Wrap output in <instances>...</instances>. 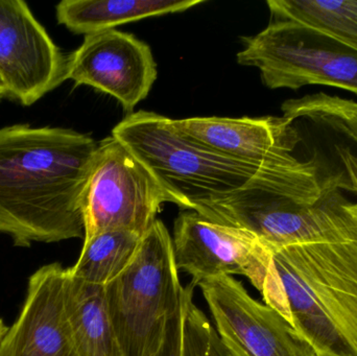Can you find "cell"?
I'll list each match as a JSON object with an SVG mask.
<instances>
[{
	"mask_svg": "<svg viewBox=\"0 0 357 356\" xmlns=\"http://www.w3.org/2000/svg\"><path fill=\"white\" fill-rule=\"evenodd\" d=\"M142 238L135 232L123 230L98 234L84 240L77 263L67 271L77 279L105 288L133 263Z\"/></svg>",
	"mask_w": 357,
	"mask_h": 356,
	"instance_id": "16",
	"label": "cell"
},
{
	"mask_svg": "<svg viewBox=\"0 0 357 356\" xmlns=\"http://www.w3.org/2000/svg\"><path fill=\"white\" fill-rule=\"evenodd\" d=\"M6 330H8V327L3 323V320L0 319V342H1L2 338L6 334Z\"/></svg>",
	"mask_w": 357,
	"mask_h": 356,
	"instance_id": "21",
	"label": "cell"
},
{
	"mask_svg": "<svg viewBox=\"0 0 357 356\" xmlns=\"http://www.w3.org/2000/svg\"><path fill=\"white\" fill-rule=\"evenodd\" d=\"M169 125L183 137L249 164L294 167L306 161L295 156L301 136L284 116L169 118Z\"/></svg>",
	"mask_w": 357,
	"mask_h": 356,
	"instance_id": "12",
	"label": "cell"
},
{
	"mask_svg": "<svg viewBox=\"0 0 357 356\" xmlns=\"http://www.w3.org/2000/svg\"><path fill=\"white\" fill-rule=\"evenodd\" d=\"M173 244L178 269L189 274L195 286L218 276H243L264 304L276 309L278 279L273 252L255 234L190 210L176 219Z\"/></svg>",
	"mask_w": 357,
	"mask_h": 356,
	"instance_id": "8",
	"label": "cell"
},
{
	"mask_svg": "<svg viewBox=\"0 0 357 356\" xmlns=\"http://www.w3.org/2000/svg\"><path fill=\"white\" fill-rule=\"evenodd\" d=\"M201 288L228 356H321L278 311L255 300L232 276L203 280Z\"/></svg>",
	"mask_w": 357,
	"mask_h": 356,
	"instance_id": "9",
	"label": "cell"
},
{
	"mask_svg": "<svg viewBox=\"0 0 357 356\" xmlns=\"http://www.w3.org/2000/svg\"><path fill=\"white\" fill-rule=\"evenodd\" d=\"M66 270L50 263L29 277L22 309L0 342V356H68Z\"/></svg>",
	"mask_w": 357,
	"mask_h": 356,
	"instance_id": "13",
	"label": "cell"
},
{
	"mask_svg": "<svg viewBox=\"0 0 357 356\" xmlns=\"http://www.w3.org/2000/svg\"><path fill=\"white\" fill-rule=\"evenodd\" d=\"M243 40L237 62L256 67L270 89L322 85L357 95L356 50L318 29L272 21L257 35Z\"/></svg>",
	"mask_w": 357,
	"mask_h": 356,
	"instance_id": "6",
	"label": "cell"
},
{
	"mask_svg": "<svg viewBox=\"0 0 357 356\" xmlns=\"http://www.w3.org/2000/svg\"><path fill=\"white\" fill-rule=\"evenodd\" d=\"M112 136L187 210L232 194L270 169L208 150L178 134L169 117L154 112L131 113L115 125Z\"/></svg>",
	"mask_w": 357,
	"mask_h": 356,
	"instance_id": "3",
	"label": "cell"
},
{
	"mask_svg": "<svg viewBox=\"0 0 357 356\" xmlns=\"http://www.w3.org/2000/svg\"><path fill=\"white\" fill-rule=\"evenodd\" d=\"M184 347V316L183 303L177 313L169 320L162 345L154 356H183Z\"/></svg>",
	"mask_w": 357,
	"mask_h": 356,
	"instance_id": "19",
	"label": "cell"
},
{
	"mask_svg": "<svg viewBox=\"0 0 357 356\" xmlns=\"http://www.w3.org/2000/svg\"><path fill=\"white\" fill-rule=\"evenodd\" d=\"M335 187L312 205L247 184L216 203V221L255 234L271 250L357 240V202Z\"/></svg>",
	"mask_w": 357,
	"mask_h": 356,
	"instance_id": "5",
	"label": "cell"
},
{
	"mask_svg": "<svg viewBox=\"0 0 357 356\" xmlns=\"http://www.w3.org/2000/svg\"><path fill=\"white\" fill-rule=\"evenodd\" d=\"M272 21L318 29L357 52V0H268Z\"/></svg>",
	"mask_w": 357,
	"mask_h": 356,
	"instance_id": "17",
	"label": "cell"
},
{
	"mask_svg": "<svg viewBox=\"0 0 357 356\" xmlns=\"http://www.w3.org/2000/svg\"><path fill=\"white\" fill-rule=\"evenodd\" d=\"M272 252L276 311L321 356H357V240Z\"/></svg>",
	"mask_w": 357,
	"mask_h": 356,
	"instance_id": "2",
	"label": "cell"
},
{
	"mask_svg": "<svg viewBox=\"0 0 357 356\" xmlns=\"http://www.w3.org/2000/svg\"><path fill=\"white\" fill-rule=\"evenodd\" d=\"M98 148L65 127H1L0 234L19 248L84 238V194Z\"/></svg>",
	"mask_w": 357,
	"mask_h": 356,
	"instance_id": "1",
	"label": "cell"
},
{
	"mask_svg": "<svg viewBox=\"0 0 357 356\" xmlns=\"http://www.w3.org/2000/svg\"><path fill=\"white\" fill-rule=\"evenodd\" d=\"M157 75L150 46L116 29L85 36L68 56L67 79L113 96L130 112L148 98Z\"/></svg>",
	"mask_w": 357,
	"mask_h": 356,
	"instance_id": "11",
	"label": "cell"
},
{
	"mask_svg": "<svg viewBox=\"0 0 357 356\" xmlns=\"http://www.w3.org/2000/svg\"><path fill=\"white\" fill-rule=\"evenodd\" d=\"M201 3L202 0H63L56 15L59 24L87 36L142 19L185 12Z\"/></svg>",
	"mask_w": 357,
	"mask_h": 356,
	"instance_id": "15",
	"label": "cell"
},
{
	"mask_svg": "<svg viewBox=\"0 0 357 356\" xmlns=\"http://www.w3.org/2000/svg\"><path fill=\"white\" fill-rule=\"evenodd\" d=\"M165 203L177 200L116 138L98 144L84 194L85 236L106 231L135 232L144 236Z\"/></svg>",
	"mask_w": 357,
	"mask_h": 356,
	"instance_id": "7",
	"label": "cell"
},
{
	"mask_svg": "<svg viewBox=\"0 0 357 356\" xmlns=\"http://www.w3.org/2000/svg\"><path fill=\"white\" fill-rule=\"evenodd\" d=\"M107 309L123 356H154L167 323L182 307L173 238L157 219L142 238L133 263L105 286Z\"/></svg>",
	"mask_w": 357,
	"mask_h": 356,
	"instance_id": "4",
	"label": "cell"
},
{
	"mask_svg": "<svg viewBox=\"0 0 357 356\" xmlns=\"http://www.w3.org/2000/svg\"><path fill=\"white\" fill-rule=\"evenodd\" d=\"M4 98H6V86H4L3 82H2L1 77H0V100Z\"/></svg>",
	"mask_w": 357,
	"mask_h": 356,
	"instance_id": "22",
	"label": "cell"
},
{
	"mask_svg": "<svg viewBox=\"0 0 357 356\" xmlns=\"http://www.w3.org/2000/svg\"><path fill=\"white\" fill-rule=\"evenodd\" d=\"M68 356H123L107 309L104 286L69 275L64 292Z\"/></svg>",
	"mask_w": 357,
	"mask_h": 356,
	"instance_id": "14",
	"label": "cell"
},
{
	"mask_svg": "<svg viewBox=\"0 0 357 356\" xmlns=\"http://www.w3.org/2000/svg\"><path fill=\"white\" fill-rule=\"evenodd\" d=\"M67 65L68 56L26 2L0 0V77L6 96L31 106L66 81Z\"/></svg>",
	"mask_w": 357,
	"mask_h": 356,
	"instance_id": "10",
	"label": "cell"
},
{
	"mask_svg": "<svg viewBox=\"0 0 357 356\" xmlns=\"http://www.w3.org/2000/svg\"><path fill=\"white\" fill-rule=\"evenodd\" d=\"M337 150L345 167L344 175L347 180L346 190H350L357 196V156L345 148H337Z\"/></svg>",
	"mask_w": 357,
	"mask_h": 356,
	"instance_id": "20",
	"label": "cell"
},
{
	"mask_svg": "<svg viewBox=\"0 0 357 356\" xmlns=\"http://www.w3.org/2000/svg\"><path fill=\"white\" fill-rule=\"evenodd\" d=\"M281 110L287 118L307 119L343 136L357 148L356 100L320 92L287 100Z\"/></svg>",
	"mask_w": 357,
	"mask_h": 356,
	"instance_id": "18",
	"label": "cell"
}]
</instances>
